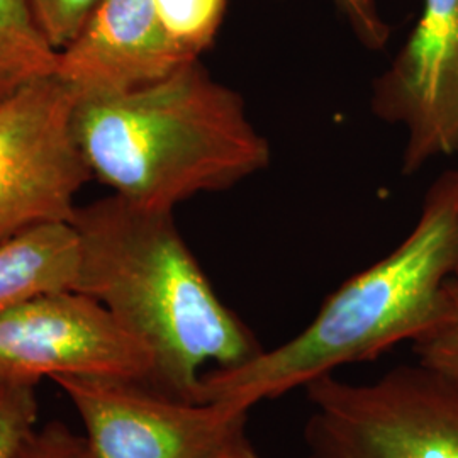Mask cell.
Instances as JSON below:
<instances>
[{"label":"cell","mask_w":458,"mask_h":458,"mask_svg":"<svg viewBox=\"0 0 458 458\" xmlns=\"http://www.w3.org/2000/svg\"><path fill=\"white\" fill-rule=\"evenodd\" d=\"M72 226L81 242L75 291L98 301L147 346L151 389L200 403L208 363L233 369L265 350L216 294L174 211L114 194L77 208Z\"/></svg>","instance_id":"cell-1"},{"label":"cell","mask_w":458,"mask_h":458,"mask_svg":"<svg viewBox=\"0 0 458 458\" xmlns=\"http://www.w3.org/2000/svg\"><path fill=\"white\" fill-rule=\"evenodd\" d=\"M73 126L94 179L151 209L226 191L272 162L245 98L200 60L131 92L79 98Z\"/></svg>","instance_id":"cell-2"},{"label":"cell","mask_w":458,"mask_h":458,"mask_svg":"<svg viewBox=\"0 0 458 458\" xmlns=\"http://www.w3.org/2000/svg\"><path fill=\"white\" fill-rule=\"evenodd\" d=\"M458 263V168L426 192L404 242L327 297L294 338L233 369L202 374L200 403L251 410L336 369L376 360L394 344L414 342L438 319Z\"/></svg>","instance_id":"cell-3"},{"label":"cell","mask_w":458,"mask_h":458,"mask_svg":"<svg viewBox=\"0 0 458 458\" xmlns=\"http://www.w3.org/2000/svg\"><path fill=\"white\" fill-rule=\"evenodd\" d=\"M306 391L308 458H458V380L418 361L370 384L329 374Z\"/></svg>","instance_id":"cell-4"},{"label":"cell","mask_w":458,"mask_h":458,"mask_svg":"<svg viewBox=\"0 0 458 458\" xmlns=\"http://www.w3.org/2000/svg\"><path fill=\"white\" fill-rule=\"evenodd\" d=\"M79 94L47 75L0 102V245L24 229L70 223L92 170L73 114Z\"/></svg>","instance_id":"cell-5"},{"label":"cell","mask_w":458,"mask_h":458,"mask_svg":"<svg viewBox=\"0 0 458 458\" xmlns=\"http://www.w3.org/2000/svg\"><path fill=\"white\" fill-rule=\"evenodd\" d=\"M51 380L82 420L87 458H211L246 433L250 410L236 403H187L132 380Z\"/></svg>","instance_id":"cell-6"},{"label":"cell","mask_w":458,"mask_h":458,"mask_svg":"<svg viewBox=\"0 0 458 458\" xmlns=\"http://www.w3.org/2000/svg\"><path fill=\"white\" fill-rule=\"evenodd\" d=\"M151 374L147 346L90 295H38L0 314V384L82 376L149 386Z\"/></svg>","instance_id":"cell-7"},{"label":"cell","mask_w":458,"mask_h":458,"mask_svg":"<svg viewBox=\"0 0 458 458\" xmlns=\"http://www.w3.org/2000/svg\"><path fill=\"white\" fill-rule=\"evenodd\" d=\"M370 109L406 131V175L457 157L458 0H423L406 43L374 81Z\"/></svg>","instance_id":"cell-8"},{"label":"cell","mask_w":458,"mask_h":458,"mask_svg":"<svg viewBox=\"0 0 458 458\" xmlns=\"http://www.w3.org/2000/svg\"><path fill=\"white\" fill-rule=\"evenodd\" d=\"M189 62L165 33L155 0H100L58 51L55 75L79 98H109L158 82Z\"/></svg>","instance_id":"cell-9"},{"label":"cell","mask_w":458,"mask_h":458,"mask_svg":"<svg viewBox=\"0 0 458 458\" xmlns=\"http://www.w3.org/2000/svg\"><path fill=\"white\" fill-rule=\"evenodd\" d=\"M81 242L70 223L24 229L0 245V314L34 297L75 291Z\"/></svg>","instance_id":"cell-10"},{"label":"cell","mask_w":458,"mask_h":458,"mask_svg":"<svg viewBox=\"0 0 458 458\" xmlns=\"http://www.w3.org/2000/svg\"><path fill=\"white\" fill-rule=\"evenodd\" d=\"M56 60L58 51L41 31L31 0H0V102L53 75Z\"/></svg>","instance_id":"cell-11"},{"label":"cell","mask_w":458,"mask_h":458,"mask_svg":"<svg viewBox=\"0 0 458 458\" xmlns=\"http://www.w3.org/2000/svg\"><path fill=\"white\" fill-rule=\"evenodd\" d=\"M226 5L228 0H155L165 33L187 60H200L213 47Z\"/></svg>","instance_id":"cell-12"},{"label":"cell","mask_w":458,"mask_h":458,"mask_svg":"<svg viewBox=\"0 0 458 458\" xmlns=\"http://www.w3.org/2000/svg\"><path fill=\"white\" fill-rule=\"evenodd\" d=\"M418 363L458 380V282L450 278L438 319L412 342Z\"/></svg>","instance_id":"cell-13"},{"label":"cell","mask_w":458,"mask_h":458,"mask_svg":"<svg viewBox=\"0 0 458 458\" xmlns=\"http://www.w3.org/2000/svg\"><path fill=\"white\" fill-rule=\"evenodd\" d=\"M36 384H0V458L16 457L19 446L36 428L39 403Z\"/></svg>","instance_id":"cell-14"},{"label":"cell","mask_w":458,"mask_h":458,"mask_svg":"<svg viewBox=\"0 0 458 458\" xmlns=\"http://www.w3.org/2000/svg\"><path fill=\"white\" fill-rule=\"evenodd\" d=\"M100 0H31L34 16L51 47L60 51L79 34Z\"/></svg>","instance_id":"cell-15"},{"label":"cell","mask_w":458,"mask_h":458,"mask_svg":"<svg viewBox=\"0 0 458 458\" xmlns=\"http://www.w3.org/2000/svg\"><path fill=\"white\" fill-rule=\"evenodd\" d=\"M14 458H87L83 437L62 421H48L34 428L17 450Z\"/></svg>","instance_id":"cell-16"},{"label":"cell","mask_w":458,"mask_h":458,"mask_svg":"<svg viewBox=\"0 0 458 458\" xmlns=\"http://www.w3.org/2000/svg\"><path fill=\"white\" fill-rule=\"evenodd\" d=\"M335 4L365 48H386L391 28L380 16L376 0H335Z\"/></svg>","instance_id":"cell-17"},{"label":"cell","mask_w":458,"mask_h":458,"mask_svg":"<svg viewBox=\"0 0 458 458\" xmlns=\"http://www.w3.org/2000/svg\"><path fill=\"white\" fill-rule=\"evenodd\" d=\"M211 458H260L257 454H255V450H253V446H251V443L248 440V435L243 433V435H240V437H236L234 440H231L228 445H225L217 454H214Z\"/></svg>","instance_id":"cell-18"},{"label":"cell","mask_w":458,"mask_h":458,"mask_svg":"<svg viewBox=\"0 0 458 458\" xmlns=\"http://www.w3.org/2000/svg\"><path fill=\"white\" fill-rule=\"evenodd\" d=\"M454 278H455V280H457V282H458V263H457V270H455V276H454Z\"/></svg>","instance_id":"cell-19"}]
</instances>
